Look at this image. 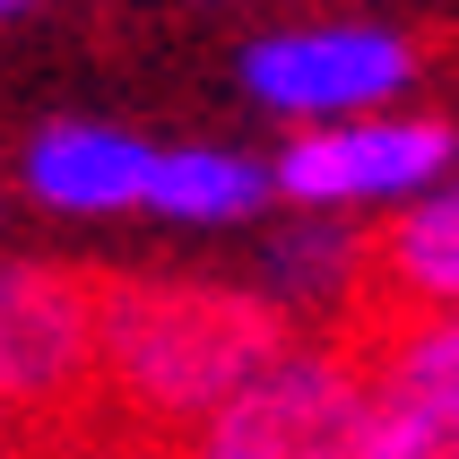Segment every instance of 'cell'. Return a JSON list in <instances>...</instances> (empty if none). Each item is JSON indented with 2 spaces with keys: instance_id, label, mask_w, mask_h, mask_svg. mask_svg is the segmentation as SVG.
Wrapping results in <instances>:
<instances>
[{
  "instance_id": "10",
  "label": "cell",
  "mask_w": 459,
  "mask_h": 459,
  "mask_svg": "<svg viewBox=\"0 0 459 459\" xmlns=\"http://www.w3.org/2000/svg\"><path fill=\"white\" fill-rule=\"evenodd\" d=\"M269 295L286 312L304 304H347L373 286V243L356 234V217H338V208H286V226L269 234Z\"/></svg>"
},
{
  "instance_id": "1",
  "label": "cell",
  "mask_w": 459,
  "mask_h": 459,
  "mask_svg": "<svg viewBox=\"0 0 459 459\" xmlns=\"http://www.w3.org/2000/svg\"><path fill=\"white\" fill-rule=\"evenodd\" d=\"M295 338V312L269 286L226 278H104L96 312V390L113 408L191 434L252 364Z\"/></svg>"
},
{
  "instance_id": "11",
  "label": "cell",
  "mask_w": 459,
  "mask_h": 459,
  "mask_svg": "<svg viewBox=\"0 0 459 459\" xmlns=\"http://www.w3.org/2000/svg\"><path fill=\"white\" fill-rule=\"evenodd\" d=\"M52 0H0V26H26V18H44Z\"/></svg>"
},
{
  "instance_id": "9",
  "label": "cell",
  "mask_w": 459,
  "mask_h": 459,
  "mask_svg": "<svg viewBox=\"0 0 459 459\" xmlns=\"http://www.w3.org/2000/svg\"><path fill=\"white\" fill-rule=\"evenodd\" d=\"M373 286L390 304H459V165L390 208L373 243Z\"/></svg>"
},
{
  "instance_id": "5",
  "label": "cell",
  "mask_w": 459,
  "mask_h": 459,
  "mask_svg": "<svg viewBox=\"0 0 459 459\" xmlns=\"http://www.w3.org/2000/svg\"><path fill=\"white\" fill-rule=\"evenodd\" d=\"M96 269L0 260V416H70L96 390Z\"/></svg>"
},
{
  "instance_id": "4",
  "label": "cell",
  "mask_w": 459,
  "mask_h": 459,
  "mask_svg": "<svg viewBox=\"0 0 459 459\" xmlns=\"http://www.w3.org/2000/svg\"><path fill=\"white\" fill-rule=\"evenodd\" d=\"M459 165V130L416 104H373L347 122H304L269 156V191L278 208H338V217H373V208L416 200L425 182Z\"/></svg>"
},
{
  "instance_id": "2",
  "label": "cell",
  "mask_w": 459,
  "mask_h": 459,
  "mask_svg": "<svg viewBox=\"0 0 459 459\" xmlns=\"http://www.w3.org/2000/svg\"><path fill=\"white\" fill-rule=\"evenodd\" d=\"M416 78H425V52L390 18H295L234 52L243 104L286 130L347 122V113H373V104H408Z\"/></svg>"
},
{
  "instance_id": "6",
  "label": "cell",
  "mask_w": 459,
  "mask_h": 459,
  "mask_svg": "<svg viewBox=\"0 0 459 459\" xmlns=\"http://www.w3.org/2000/svg\"><path fill=\"white\" fill-rule=\"evenodd\" d=\"M356 459H459V304H399L364 347Z\"/></svg>"
},
{
  "instance_id": "7",
  "label": "cell",
  "mask_w": 459,
  "mask_h": 459,
  "mask_svg": "<svg viewBox=\"0 0 459 459\" xmlns=\"http://www.w3.org/2000/svg\"><path fill=\"white\" fill-rule=\"evenodd\" d=\"M148 165H156V139H139L130 122H44L18 148V191L44 217L96 226V217H139Z\"/></svg>"
},
{
  "instance_id": "8",
  "label": "cell",
  "mask_w": 459,
  "mask_h": 459,
  "mask_svg": "<svg viewBox=\"0 0 459 459\" xmlns=\"http://www.w3.org/2000/svg\"><path fill=\"white\" fill-rule=\"evenodd\" d=\"M269 208H278V191H269V165L260 156L182 139V148H156L139 217L191 226V234H234V226H252V217H269Z\"/></svg>"
},
{
  "instance_id": "3",
  "label": "cell",
  "mask_w": 459,
  "mask_h": 459,
  "mask_svg": "<svg viewBox=\"0 0 459 459\" xmlns=\"http://www.w3.org/2000/svg\"><path fill=\"white\" fill-rule=\"evenodd\" d=\"M364 399H373L364 347L286 338L278 356L252 364V373L191 425V451H208V459H356Z\"/></svg>"
}]
</instances>
